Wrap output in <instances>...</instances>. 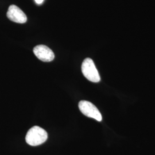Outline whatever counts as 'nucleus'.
Listing matches in <instances>:
<instances>
[{
  "instance_id": "obj_5",
  "label": "nucleus",
  "mask_w": 155,
  "mask_h": 155,
  "mask_svg": "<svg viewBox=\"0 0 155 155\" xmlns=\"http://www.w3.org/2000/svg\"><path fill=\"white\" fill-rule=\"evenodd\" d=\"M6 16L13 22L23 24L27 22V17L25 14L18 6L12 5L9 7Z\"/></svg>"
},
{
  "instance_id": "obj_2",
  "label": "nucleus",
  "mask_w": 155,
  "mask_h": 155,
  "mask_svg": "<svg viewBox=\"0 0 155 155\" xmlns=\"http://www.w3.org/2000/svg\"><path fill=\"white\" fill-rule=\"evenodd\" d=\"M82 72L83 75L89 81L98 83L101 81L99 72L95 66L94 61L90 58H86L82 64Z\"/></svg>"
},
{
  "instance_id": "obj_1",
  "label": "nucleus",
  "mask_w": 155,
  "mask_h": 155,
  "mask_svg": "<svg viewBox=\"0 0 155 155\" xmlns=\"http://www.w3.org/2000/svg\"><path fill=\"white\" fill-rule=\"evenodd\" d=\"M48 139V134L44 129L35 126L28 130L25 137L27 144L31 146H38L43 144Z\"/></svg>"
},
{
  "instance_id": "obj_3",
  "label": "nucleus",
  "mask_w": 155,
  "mask_h": 155,
  "mask_svg": "<svg viewBox=\"0 0 155 155\" xmlns=\"http://www.w3.org/2000/svg\"><path fill=\"white\" fill-rule=\"evenodd\" d=\"M79 109L86 116L94 118L98 121H101L102 120L99 110L90 102L87 101H80L79 103Z\"/></svg>"
},
{
  "instance_id": "obj_6",
  "label": "nucleus",
  "mask_w": 155,
  "mask_h": 155,
  "mask_svg": "<svg viewBox=\"0 0 155 155\" xmlns=\"http://www.w3.org/2000/svg\"><path fill=\"white\" fill-rule=\"evenodd\" d=\"M35 1L38 4H41L44 1V0H35Z\"/></svg>"
},
{
  "instance_id": "obj_4",
  "label": "nucleus",
  "mask_w": 155,
  "mask_h": 155,
  "mask_svg": "<svg viewBox=\"0 0 155 155\" xmlns=\"http://www.w3.org/2000/svg\"><path fill=\"white\" fill-rule=\"evenodd\" d=\"M33 53L39 60L45 62L52 61L55 58L53 51L45 45H38L33 48Z\"/></svg>"
}]
</instances>
